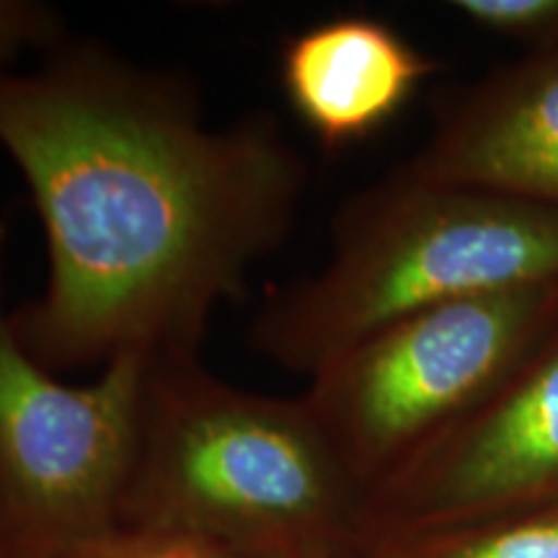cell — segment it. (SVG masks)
I'll list each match as a JSON object with an SVG mask.
<instances>
[{
  "instance_id": "10",
  "label": "cell",
  "mask_w": 558,
  "mask_h": 558,
  "mask_svg": "<svg viewBox=\"0 0 558 558\" xmlns=\"http://www.w3.org/2000/svg\"><path fill=\"white\" fill-rule=\"evenodd\" d=\"M450 9L476 29L518 41L527 52L558 50V0H456Z\"/></svg>"
},
{
  "instance_id": "12",
  "label": "cell",
  "mask_w": 558,
  "mask_h": 558,
  "mask_svg": "<svg viewBox=\"0 0 558 558\" xmlns=\"http://www.w3.org/2000/svg\"><path fill=\"white\" fill-rule=\"evenodd\" d=\"M68 39L60 11L39 0H0V73L26 52L47 54Z\"/></svg>"
},
{
  "instance_id": "5",
  "label": "cell",
  "mask_w": 558,
  "mask_h": 558,
  "mask_svg": "<svg viewBox=\"0 0 558 558\" xmlns=\"http://www.w3.org/2000/svg\"><path fill=\"white\" fill-rule=\"evenodd\" d=\"M0 220V558H52L120 525L148 362H111L68 386L19 344Z\"/></svg>"
},
{
  "instance_id": "4",
  "label": "cell",
  "mask_w": 558,
  "mask_h": 558,
  "mask_svg": "<svg viewBox=\"0 0 558 558\" xmlns=\"http://www.w3.org/2000/svg\"><path fill=\"white\" fill-rule=\"evenodd\" d=\"M558 326V279L414 313L320 367L303 393L362 492L492 396Z\"/></svg>"
},
{
  "instance_id": "9",
  "label": "cell",
  "mask_w": 558,
  "mask_h": 558,
  "mask_svg": "<svg viewBox=\"0 0 558 558\" xmlns=\"http://www.w3.org/2000/svg\"><path fill=\"white\" fill-rule=\"evenodd\" d=\"M380 541V558H558V499Z\"/></svg>"
},
{
  "instance_id": "13",
  "label": "cell",
  "mask_w": 558,
  "mask_h": 558,
  "mask_svg": "<svg viewBox=\"0 0 558 558\" xmlns=\"http://www.w3.org/2000/svg\"><path fill=\"white\" fill-rule=\"evenodd\" d=\"M316 558H344V554H341V556H316Z\"/></svg>"
},
{
  "instance_id": "2",
  "label": "cell",
  "mask_w": 558,
  "mask_h": 558,
  "mask_svg": "<svg viewBox=\"0 0 558 558\" xmlns=\"http://www.w3.org/2000/svg\"><path fill=\"white\" fill-rule=\"evenodd\" d=\"M357 494L303 396L235 388L199 357L148 365L120 525L235 558L341 556L362 535Z\"/></svg>"
},
{
  "instance_id": "3",
  "label": "cell",
  "mask_w": 558,
  "mask_h": 558,
  "mask_svg": "<svg viewBox=\"0 0 558 558\" xmlns=\"http://www.w3.org/2000/svg\"><path fill=\"white\" fill-rule=\"evenodd\" d=\"M558 279V209L401 166L341 202L324 267L275 288L248 329L271 365L313 375L414 313Z\"/></svg>"
},
{
  "instance_id": "8",
  "label": "cell",
  "mask_w": 558,
  "mask_h": 558,
  "mask_svg": "<svg viewBox=\"0 0 558 558\" xmlns=\"http://www.w3.org/2000/svg\"><path fill=\"white\" fill-rule=\"evenodd\" d=\"M435 70V60L369 16L326 19L279 52L284 99L329 150L386 128Z\"/></svg>"
},
{
  "instance_id": "11",
  "label": "cell",
  "mask_w": 558,
  "mask_h": 558,
  "mask_svg": "<svg viewBox=\"0 0 558 558\" xmlns=\"http://www.w3.org/2000/svg\"><path fill=\"white\" fill-rule=\"evenodd\" d=\"M52 558H235L228 550L209 546L192 535L171 530L117 525L75 546L60 550Z\"/></svg>"
},
{
  "instance_id": "7",
  "label": "cell",
  "mask_w": 558,
  "mask_h": 558,
  "mask_svg": "<svg viewBox=\"0 0 558 558\" xmlns=\"http://www.w3.org/2000/svg\"><path fill=\"white\" fill-rule=\"evenodd\" d=\"M401 169L558 209V50L525 52L448 96Z\"/></svg>"
},
{
  "instance_id": "1",
  "label": "cell",
  "mask_w": 558,
  "mask_h": 558,
  "mask_svg": "<svg viewBox=\"0 0 558 558\" xmlns=\"http://www.w3.org/2000/svg\"><path fill=\"white\" fill-rule=\"evenodd\" d=\"M0 148L47 243L45 288L11 326L52 375L199 357L213 313L288 243L311 179L275 111L213 124L190 78L99 39L0 73Z\"/></svg>"
},
{
  "instance_id": "6",
  "label": "cell",
  "mask_w": 558,
  "mask_h": 558,
  "mask_svg": "<svg viewBox=\"0 0 558 558\" xmlns=\"http://www.w3.org/2000/svg\"><path fill=\"white\" fill-rule=\"evenodd\" d=\"M558 499V326L476 409L369 494L362 535L450 527Z\"/></svg>"
}]
</instances>
